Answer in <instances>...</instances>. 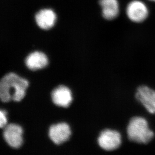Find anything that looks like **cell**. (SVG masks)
<instances>
[{
    "label": "cell",
    "instance_id": "cell-1",
    "mask_svg": "<svg viewBox=\"0 0 155 155\" xmlns=\"http://www.w3.org/2000/svg\"><path fill=\"white\" fill-rule=\"evenodd\" d=\"M29 82L14 73L5 75L0 81V98L3 103L20 101L25 97Z\"/></svg>",
    "mask_w": 155,
    "mask_h": 155
},
{
    "label": "cell",
    "instance_id": "cell-3",
    "mask_svg": "<svg viewBox=\"0 0 155 155\" xmlns=\"http://www.w3.org/2000/svg\"><path fill=\"white\" fill-rule=\"evenodd\" d=\"M98 143L104 150L114 151L118 149L121 145V135L117 130H105L100 134Z\"/></svg>",
    "mask_w": 155,
    "mask_h": 155
},
{
    "label": "cell",
    "instance_id": "cell-2",
    "mask_svg": "<svg viewBox=\"0 0 155 155\" xmlns=\"http://www.w3.org/2000/svg\"><path fill=\"white\" fill-rule=\"evenodd\" d=\"M127 133L130 140L142 144L149 143L155 136L154 132L150 129L147 120L141 117H135L130 119Z\"/></svg>",
    "mask_w": 155,
    "mask_h": 155
},
{
    "label": "cell",
    "instance_id": "cell-10",
    "mask_svg": "<svg viewBox=\"0 0 155 155\" xmlns=\"http://www.w3.org/2000/svg\"><path fill=\"white\" fill-rule=\"evenodd\" d=\"M48 58L45 54L40 51L31 53L25 59L27 67L33 70L42 69L47 66Z\"/></svg>",
    "mask_w": 155,
    "mask_h": 155
},
{
    "label": "cell",
    "instance_id": "cell-9",
    "mask_svg": "<svg viewBox=\"0 0 155 155\" xmlns=\"http://www.w3.org/2000/svg\"><path fill=\"white\" fill-rule=\"evenodd\" d=\"M35 21L40 28L44 30L51 28L55 23L56 15L51 9H42L35 15Z\"/></svg>",
    "mask_w": 155,
    "mask_h": 155
},
{
    "label": "cell",
    "instance_id": "cell-13",
    "mask_svg": "<svg viewBox=\"0 0 155 155\" xmlns=\"http://www.w3.org/2000/svg\"><path fill=\"white\" fill-rule=\"evenodd\" d=\"M149 1H150L155 2V0H149Z\"/></svg>",
    "mask_w": 155,
    "mask_h": 155
},
{
    "label": "cell",
    "instance_id": "cell-5",
    "mask_svg": "<svg viewBox=\"0 0 155 155\" xmlns=\"http://www.w3.org/2000/svg\"><path fill=\"white\" fill-rule=\"evenodd\" d=\"M136 98L151 114H155V91L146 85L139 86Z\"/></svg>",
    "mask_w": 155,
    "mask_h": 155
},
{
    "label": "cell",
    "instance_id": "cell-6",
    "mask_svg": "<svg viewBox=\"0 0 155 155\" xmlns=\"http://www.w3.org/2000/svg\"><path fill=\"white\" fill-rule=\"evenodd\" d=\"M23 130L14 124H7L4 128L3 136L8 144L13 148H19L23 143Z\"/></svg>",
    "mask_w": 155,
    "mask_h": 155
},
{
    "label": "cell",
    "instance_id": "cell-12",
    "mask_svg": "<svg viewBox=\"0 0 155 155\" xmlns=\"http://www.w3.org/2000/svg\"><path fill=\"white\" fill-rule=\"evenodd\" d=\"M6 111L1 110L0 111V127L4 128L7 125V119L6 117Z\"/></svg>",
    "mask_w": 155,
    "mask_h": 155
},
{
    "label": "cell",
    "instance_id": "cell-8",
    "mask_svg": "<svg viewBox=\"0 0 155 155\" xmlns=\"http://www.w3.org/2000/svg\"><path fill=\"white\" fill-rule=\"evenodd\" d=\"M51 97L53 103L59 107H67L72 101L71 91L68 87L63 85H60L54 89Z\"/></svg>",
    "mask_w": 155,
    "mask_h": 155
},
{
    "label": "cell",
    "instance_id": "cell-7",
    "mask_svg": "<svg viewBox=\"0 0 155 155\" xmlns=\"http://www.w3.org/2000/svg\"><path fill=\"white\" fill-rule=\"evenodd\" d=\"M71 136V130L68 124L59 123L53 125L49 129V136L56 145H60L68 140Z\"/></svg>",
    "mask_w": 155,
    "mask_h": 155
},
{
    "label": "cell",
    "instance_id": "cell-11",
    "mask_svg": "<svg viewBox=\"0 0 155 155\" xmlns=\"http://www.w3.org/2000/svg\"><path fill=\"white\" fill-rule=\"evenodd\" d=\"M104 18L108 20L115 19L120 11L117 0H100Z\"/></svg>",
    "mask_w": 155,
    "mask_h": 155
},
{
    "label": "cell",
    "instance_id": "cell-4",
    "mask_svg": "<svg viewBox=\"0 0 155 155\" xmlns=\"http://www.w3.org/2000/svg\"><path fill=\"white\" fill-rule=\"evenodd\" d=\"M126 13L129 19L133 22L140 23L148 17L149 10L143 2L140 0H134L127 5Z\"/></svg>",
    "mask_w": 155,
    "mask_h": 155
}]
</instances>
